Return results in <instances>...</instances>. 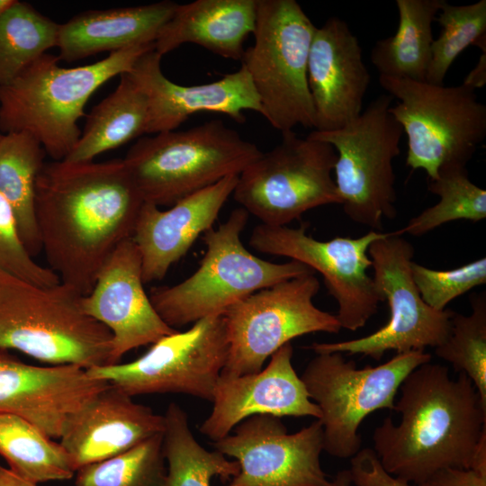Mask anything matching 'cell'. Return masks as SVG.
Here are the masks:
<instances>
[{
  "label": "cell",
  "instance_id": "6da1fadb",
  "mask_svg": "<svg viewBox=\"0 0 486 486\" xmlns=\"http://www.w3.org/2000/svg\"><path fill=\"white\" fill-rule=\"evenodd\" d=\"M144 201L123 159L44 164L35 184V216L49 268L83 295L124 240Z\"/></svg>",
  "mask_w": 486,
  "mask_h": 486
},
{
  "label": "cell",
  "instance_id": "7a4b0ae2",
  "mask_svg": "<svg viewBox=\"0 0 486 486\" xmlns=\"http://www.w3.org/2000/svg\"><path fill=\"white\" fill-rule=\"evenodd\" d=\"M396 425L386 418L373 434L374 451L383 469L420 485L444 468L471 469L486 429V406L463 372L454 380L447 366L427 363L414 369L399 388Z\"/></svg>",
  "mask_w": 486,
  "mask_h": 486
},
{
  "label": "cell",
  "instance_id": "3957f363",
  "mask_svg": "<svg viewBox=\"0 0 486 486\" xmlns=\"http://www.w3.org/2000/svg\"><path fill=\"white\" fill-rule=\"evenodd\" d=\"M151 50L154 43L136 45L70 68L58 65V56L42 55L0 86L1 133L27 132L54 161L65 159L81 136L78 121L92 94L110 79L130 71Z\"/></svg>",
  "mask_w": 486,
  "mask_h": 486
},
{
  "label": "cell",
  "instance_id": "277c9868",
  "mask_svg": "<svg viewBox=\"0 0 486 486\" xmlns=\"http://www.w3.org/2000/svg\"><path fill=\"white\" fill-rule=\"evenodd\" d=\"M83 297L61 282L40 286L0 273V350L51 365L109 364L112 334L85 311Z\"/></svg>",
  "mask_w": 486,
  "mask_h": 486
},
{
  "label": "cell",
  "instance_id": "5b68a950",
  "mask_svg": "<svg viewBox=\"0 0 486 486\" xmlns=\"http://www.w3.org/2000/svg\"><path fill=\"white\" fill-rule=\"evenodd\" d=\"M248 216L241 207L233 210L217 229L203 233L206 251L192 275L175 285L151 288L150 302L169 327L177 329L222 315L256 291L313 272L294 260L273 263L250 253L240 239Z\"/></svg>",
  "mask_w": 486,
  "mask_h": 486
},
{
  "label": "cell",
  "instance_id": "8992f818",
  "mask_svg": "<svg viewBox=\"0 0 486 486\" xmlns=\"http://www.w3.org/2000/svg\"><path fill=\"white\" fill-rule=\"evenodd\" d=\"M262 151L220 120L136 141L123 159L144 202L172 206L239 175Z\"/></svg>",
  "mask_w": 486,
  "mask_h": 486
},
{
  "label": "cell",
  "instance_id": "52a82bcc",
  "mask_svg": "<svg viewBox=\"0 0 486 486\" xmlns=\"http://www.w3.org/2000/svg\"><path fill=\"white\" fill-rule=\"evenodd\" d=\"M316 26L295 0H256L254 44L240 60L270 125L314 128L307 67Z\"/></svg>",
  "mask_w": 486,
  "mask_h": 486
},
{
  "label": "cell",
  "instance_id": "ba28073f",
  "mask_svg": "<svg viewBox=\"0 0 486 486\" xmlns=\"http://www.w3.org/2000/svg\"><path fill=\"white\" fill-rule=\"evenodd\" d=\"M379 84L398 100L389 112L407 136L406 165L428 180L443 166H466L484 141L486 106L474 90L381 75Z\"/></svg>",
  "mask_w": 486,
  "mask_h": 486
},
{
  "label": "cell",
  "instance_id": "9c48e42d",
  "mask_svg": "<svg viewBox=\"0 0 486 486\" xmlns=\"http://www.w3.org/2000/svg\"><path fill=\"white\" fill-rule=\"evenodd\" d=\"M393 97L380 94L354 121L336 130L308 136L336 150L335 184L345 214L372 230L397 215L392 161L400 153L401 125L390 113Z\"/></svg>",
  "mask_w": 486,
  "mask_h": 486
},
{
  "label": "cell",
  "instance_id": "30bf717a",
  "mask_svg": "<svg viewBox=\"0 0 486 486\" xmlns=\"http://www.w3.org/2000/svg\"><path fill=\"white\" fill-rule=\"evenodd\" d=\"M431 362L425 351L396 354L377 366L356 368L342 353L316 354L301 375L310 400L319 407L323 450L351 458L361 450L358 428L372 412L394 410L403 380L414 369Z\"/></svg>",
  "mask_w": 486,
  "mask_h": 486
},
{
  "label": "cell",
  "instance_id": "8fae6325",
  "mask_svg": "<svg viewBox=\"0 0 486 486\" xmlns=\"http://www.w3.org/2000/svg\"><path fill=\"white\" fill-rule=\"evenodd\" d=\"M336 160L330 144L283 132L278 145L238 175L232 196L262 224L287 226L311 209L341 204L331 176Z\"/></svg>",
  "mask_w": 486,
  "mask_h": 486
},
{
  "label": "cell",
  "instance_id": "7c38bea8",
  "mask_svg": "<svg viewBox=\"0 0 486 486\" xmlns=\"http://www.w3.org/2000/svg\"><path fill=\"white\" fill-rule=\"evenodd\" d=\"M319 290L320 281L311 272L256 291L228 308L222 316L229 352L220 374L257 373L293 338L315 332L338 333L336 316L313 303Z\"/></svg>",
  "mask_w": 486,
  "mask_h": 486
},
{
  "label": "cell",
  "instance_id": "4fadbf2b",
  "mask_svg": "<svg viewBox=\"0 0 486 486\" xmlns=\"http://www.w3.org/2000/svg\"><path fill=\"white\" fill-rule=\"evenodd\" d=\"M368 254L375 287L390 309L387 323L365 337L314 342L308 348L316 354L346 353L380 360L389 350L397 354L424 351L443 344L450 334L454 311L436 310L423 301L410 270L413 246L393 231L372 243Z\"/></svg>",
  "mask_w": 486,
  "mask_h": 486
},
{
  "label": "cell",
  "instance_id": "5bb4252c",
  "mask_svg": "<svg viewBox=\"0 0 486 486\" xmlns=\"http://www.w3.org/2000/svg\"><path fill=\"white\" fill-rule=\"evenodd\" d=\"M229 352L222 315L202 319L163 337L137 359L86 370L130 396L182 393L212 402Z\"/></svg>",
  "mask_w": 486,
  "mask_h": 486
},
{
  "label": "cell",
  "instance_id": "9a60e30c",
  "mask_svg": "<svg viewBox=\"0 0 486 486\" xmlns=\"http://www.w3.org/2000/svg\"><path fill=\"white\" fill-rule=\"evenodd\" d=\"M387 233L370 230L359 238L336 237L318 240L306 227H274L260 223L252 230L249 245L259 253L285 256L320 273L328 293L338 303L335 315L341 328L364 327L383 302L368 274V249Z\"/></svg>",
  "mask_w": 486,
  "mask_h": 486
},
{
  "label": "cell",
  "instance_id": "2e32d148",
  "mask_svg": "<svg viewBox=\"0 0 486 486\" xmlns=\"http://www.w3.org/2000/svg\"><path fill=\"white\" fill-rule=\"evenodd\" d=\"M213 441L235 459L239 472L224 486H331L320 465L323 429L319 419L289 434L280 418L254 415Z\"/></svg>",
  "mask_w": 486,
  "mask_h": 486
},
{
  "label": "cell",
  "instance_id": "e0dca14e",
  "mask_svg": "<svg viewBox=\"0 0 486 486\" xmlns=\"http://www.w3.org/2000/svg\"><path fill=\"white\" fill-rule=\"evenodd\" d=\"M140 250L132 238L122 242L101 268L85 311L111 332L109 364L132 349L152 345L176 332L158 314L144 289Z\"/></svg>",
  "mask_w": 486,
  "mask_h": 486
},
{
  "label": "cell",
  "instance_id": "ac0fdd59",
  "mask_svg": "<svg viewBox=\"0 0 486 486\" xmlns=\"http://www.w3.org/2000/svg\"><path fill=\"white\" fill-rule=\"evenodd\" d=\"M292 355L293 347L287 343L257 373L238 376L220 374L213 392L212 410L199 431L217 441L254 415L319 419L321 412L294 370Z\"/></svg>",
  "mask_w": 486,
  "mask_h": 486
},
{
  "label": "cell",
  "instance_id": "d6986e66",
  "mask_svg": "<svg viewBox=\"0 0 486 486\" xmlns=\"http://www.w3.org/2000/svg\"><path fill=\"white\" fill-rule=\"evenodd\" d=\"M307 79L314 130H338L362 113L371 76L358 39L344 20L330 17L315 28Z\"/></svg>",
  "mask_w": 486,
  "mask_h": 486
},
{
  "label": "cell",
  "instance_id": "ffe728a7",
  "mask_svg": "<svg viewBox=\"0 0 486 486\" xmlns=\"http://www.w3.org/2000/svg\"><path fill=\"white\" fill-rule=\"evenodd\" d=\"M161 58L151 50L128 71L148 97L147 134L176 130L198 112L222 113L240 123L246 121V111L261 114L257 94L243 66L211 83L182 86L163 74Z\"/></svg>",
  "mask_w": 486,
  "mask_h": 486
},
{
  "label": "cell",
  "instance_id": "44dd1931",
  "mask_svg": "<svg viewBox=\"0 0 486 486\" xmlns=\"http://www.w3.org/2000/svg\"><path fill=\"white\" fill-rule=\"evenodd\" d=\"M108 384L76 365H32L0 350V413L20 416L53 439Z\"/></svg>",
  "mask_w": 486,
  "mask_h": 486
},
{
  "label": "cell",
  "instance_id": "7402d4cb",
  "mask_svg": "<svg viewBox=\"0 0 486 486\" xmlns=\"http://www.w3.org/2000/svg\"><path fill=\"white\" fill-rule=\"evenodd\" d=\"M132 398L108 384L68 418L59 443L75 471L124 453L164 432V415Z\"/></svg>",
  "mask_w": 486,
  "mask_h": 486
},
{
  "label": "cell",
  "instance_id": "603a6c76",
  "mask_svg": "<svg viewBox=\"0 0 486 486\" xmlns=\"http://www.w3.org/2000/svg\"><path fill=\"white\" fill-rule=\"evenodd\" d=\"M238 176H226L167 210L143 203L132 238L141 256L144 284L162 280L198 237L212 228L233 194Z\"/></svg>",
  "mask_w": 486,
  "mask_h": 486
},
{
  "label": "cell",
  "instance_id": "cb8c5ba5",
  "mask_svg": "<svg viewBox=\"0 0 486 486\" xmlns=\"http://www.w3.org/2000/svg\"><path fill=\"white\" fill-rule=\"evenodd\" d=\"M172 1L82 12L60 24L57 48L72 62L94 54L154 43L176 6Z\"/></svg>",
  "mask_w": 486,
  "mask_h": 486
},
{
  "label": "cell",
  "instance_id": "d4e9b609",
  "mask_svg": "<svg viewBox=\"0 0 486 486\" xmlns=\"http://www.w3.org/2000/svg\"><path fill=\"white\" fill-rule=\"evenodd\" d=\"M256 0H196L177 4L154 42L165 54L185 43L199 45L225 58L241 60L244 43L254 32Z\"/></svg>",
  "mask_w": 486,
  "mask_h": 486
},
{
  "label": "cell",
  "instance_id": "484cf974",
  "mask_svg": "<svg viewBox=\"0 0 486 486\" xmlns=\"http://www.w3.org/2000/svg\"><path fill=\"white\" fill-rule=\"evenodd\" d=\"M148 120L145 92L129 72L122 73L114 91L92 109L79 140L63 160L93 161L100 154L147 134Z\"/></svg>",
  "mask_w": 486,
  "mask_h": 486
},
{
  "label": "cell",
  "instance_id": "4316f807",
  "mask_svg": "<svg viewBox=\"0 0 486 486\" xmlns=\"http://www.w3.org/2000/svg\"><path fill=\"white\" fill-rule=\"evenodd\" d=\"M446 0H396L399 24L379 40L371 62L381 76L426 81L434 40L432 24Z\"/></svg>",
  "mask_w": 486,
  "mask_h": 486
},
{
  "label": "cell",
  "instance_id": "83f0119b",
  "mask_svg": "<svg viewBox=\"0 0 486 486\" xmlns=\"http://www.w3.org/2000/svg\"><path fill=\"white\" fill-rule=\"evenodd\" d=\"M46 155L27 132L6 133L0 139V194L9 202L20 238L32 257L42 251L35 216V184Z\"/></svg>",
  "mask_w": 486,
  "mask_h": 486
},
{
  "label": "cell",
  "instance_id": "f1b7e54d",
  "mask_svg": "<svg viewBox=\"0 0 486 486\" xmlns=\"http://www.w3.org/2000/svg\"><path fill=\"white\" fill-rule=\"evenodd\" d=\"M0 455L11 471L36 484L68 480L76 472L60 443L14 414L0 413Z\"/></svg>",
  "mask_w": 486,
  "mask_h": 486
},
{
  "label": "cell",
  "instance_id": "f546056e",
  "mask_svg": "<svg viewBox=\"0 0 486 486\" xmlns=\"http://www.w3.org/2000/svg\"><path fill=\"white\" fill-rule=\"evenodd\" d=\"M163 452L166 464V486H211L212 477L230 481L239 472L235 460L214 450L208 451L193 435L187 413L171 402L165 414Z\"/></svg>",
  "mask_w": 486,
  "mask_h": 486
},
{
  "label": "cell",
  "instance_id": "4dcf8cb0",
  "mask_svg": "<svg viewBox=\"0 0 486 486\" xmlns=\"http://www.w3.org/2000/svg\"><path fill=\"white\" fill-rule=\"evenodd\" d=\"M60 24L15 0L0 14V86L57 47Z\"/></svg>",
  "mask_w": 486,
  "mask_h": 486
},
{
  "label": "cell",
  "instance_id": "1f68e13d",
  "mask_svg": "<svg viewBox=\"0 0 486 486\" xmlns=\"http://www.w3.org/2000/svg\"><path fill=\"white\" fill-rule=\"evenodd\" d=\"M428 189L439 197L438 202L411 218L395 231L397 235L419 237L451 221L477 222L486 218V190L471 181L466 166H443L436 178L428 180Z\"/></svg>",
  "mask_w": 486,
  "mask_h": 486
},
{
  "label": "cell",
  "instance_id": "d6a6232c",
  "mask_svg": "<svg viewBox=\"0 0 486 486\" xmlns=\"http://www.w3.org/2000/svg\"><path fill=\"white\" fill-rule=\"evenodd\" d=\"M75 486H166L163 433L75 472Z\"/></svg>",
  "mask_w": 486,
  "mask_h": 486
},
{
  "label": "cell",
  "instance_id": "836d02e7",
  "mask_svg": "<svg viewBox=\"0 0 486 486\" xmlns=\"http://www.w3.org/2000/svg\"><path fill=\"white\" fill-rule=\"evenodd\" d=\"M471 305L472 313L468 316L454 312L450 334L435 348V353L471 379L486 406L485 292L472 295Z\"/></svg>",
  "mask_w": 486,
  "mask_h": 486
},
{
  "label": "cell",
  "instance_id": "e575fe53",
  "mask_svg": "<svg viewBox=\"0 0 486 486\" xmlns=\"http://www.w3.org/2000/svg\"><path fill=\"white\" fill-rule=\"evenodd\" d=\"M435 21L442 27L431 45V59L426 81L444 85V79L456 58L470 45L486 37V0L455 5L442 4Z\"/></svg>",
  "mask_w": 486,
  "mask_h": 486
},
{
  "label": "cell",
  "instance_id": "d590c367",
  "mask_svg": "<svg viewBox=\"0 0 486 486\" xmlns=\"http://www.w3.org/2000/svg\"><path fill=\"white\" fill-rule=\"evenodd\" d=\"M410 270L423 301L436 310H446L455 298L486 284L485 257L450 270L431 269L412 261Z\"/></svg>",
  "mask_w": 486,
  "mask_h": 486
},
{
  "label": "cell",
  "instance_id": "8d00e7d4",
  "mask_svg": "<svg viewBox=\"0 0 486 486\" xmlns=\"http://www.w3.org/2000/svg\"><path fill=\"white\" fill-rule=\"evenodd\" d=\"M0 273L40 286H52L60 283L55 272L38 264L28 253L20 238L14 212L1 194Z\"/></svg>",
  "mask_w": 486,
  "mask_h": 486
},
{
  "label": "cell",
  "instance_id": "74e56055",
  "mask_svg": "<svg viewBox=\"0 0 486 486\" xmlns=\"http://www.w3.org/2000/svg\"><path fill=\"white\" fill-rule=\"evenodd\" d=\"M348 471L356 486H424L410 484L388 473L372 448L361 449L351 457Z\"/></svg>",
  "mask_w": 486,
  "mask_h": 486
},
{
  "label": "cell",
  "instance_id": "f35d334b",
  "mask_svg": "<svg viewBox=\"0 0 486 486\" xmlns=\"http://www.w3.org/2000/svg\"><path fill=\"white\" fill-rule=\"evenodd\" d=\"M424 486H486V476L472 469L444 468L433 473Z\"/></svg>",
  "mask_w": 486,
  "mask_h": 486
},
{
  "label": "cell",
  "instance_id": "ab89813d",
  "mask_svg": "<svg viewBox=\"0 0 486 486\" xmlns=\"http://www.w3.org/2000/svg\"><path fill=\"white\" fill-rule=\"evenodd\" d=\"M482 54L475 67L466 76L462 85L476 90L486 85V47L482 48Z\"/></svg>",
  "mask_w": 486,
  "mask_h": 486
},
{
  "label": "cell",
  "instance_id": "60d3db41",
  "mask_svg": "<svg viewBox=\"0 0 486 486\" xmlns=\"http://www.w3.org/2000/svg\"><path fill=\"white\" fill-rule=\"evenodd\" d=\"M471 469L486 476V429L482 431L477 443Z\"/></svg>",
  "mask_w": 486,
  "mask_h": 486
},
{
  "label": "cell",
  "instance_id": "b9f144b4",
  "mask_svg": "<svg viewBox=\"0 0 486 486\" xmlns=\"http://www.w3.org/2000/svg\"><path fill=\"white\" fill-rule=\"evenodd\" d=\"M0 486H38L0 464Z\"/></svg>",
  "mask_w": 486,
  "mask_h": 486
},
{
  "label": "cell",
  "instance_id": "7bdbcfd3",
  "mask_svg": "<svg viewBox=\"0 0 486 486\" xmlns=\"http://www.w3.org/2000/svg\"><path fill=\"white\" fill-rule=\"evenodd\" d=\"M351 478L349 474V471L347 470H342L339 471L334 479L332 480V485L331 486H351Z\"/></svg>",
  "mask_w": 486,
  "mask_h": 486
},
{
  "label": "cell",
  "instance_id": "ee69618b",
  "mask_svg": "<svg viewBox=\"0 0 486 486\" xmlns=\"http://www.w3.org/2000/svg\"><path fill=\"white\" fill-rule=\"evenodd\" d=\"M15 0H0V14L9 8Z\"/></svg>",
  "mask_w": 486,
  "mask_h": 486
},
{
  "label": "cell",
  "instance_id": "f6af8a7d",
  "mask_svg": "<svg viewBox=\"0 0 486 486\" xmlns=\"http://www.w3.org/2000/svg\"><path fill=\"white\" fill-rule=\"evenodd\" d=\"M2 135H3V134L0 132V139H1Z\"/></svg>",
  "mask_w": 486,
  "mask_h": 486
}]
</instances>
